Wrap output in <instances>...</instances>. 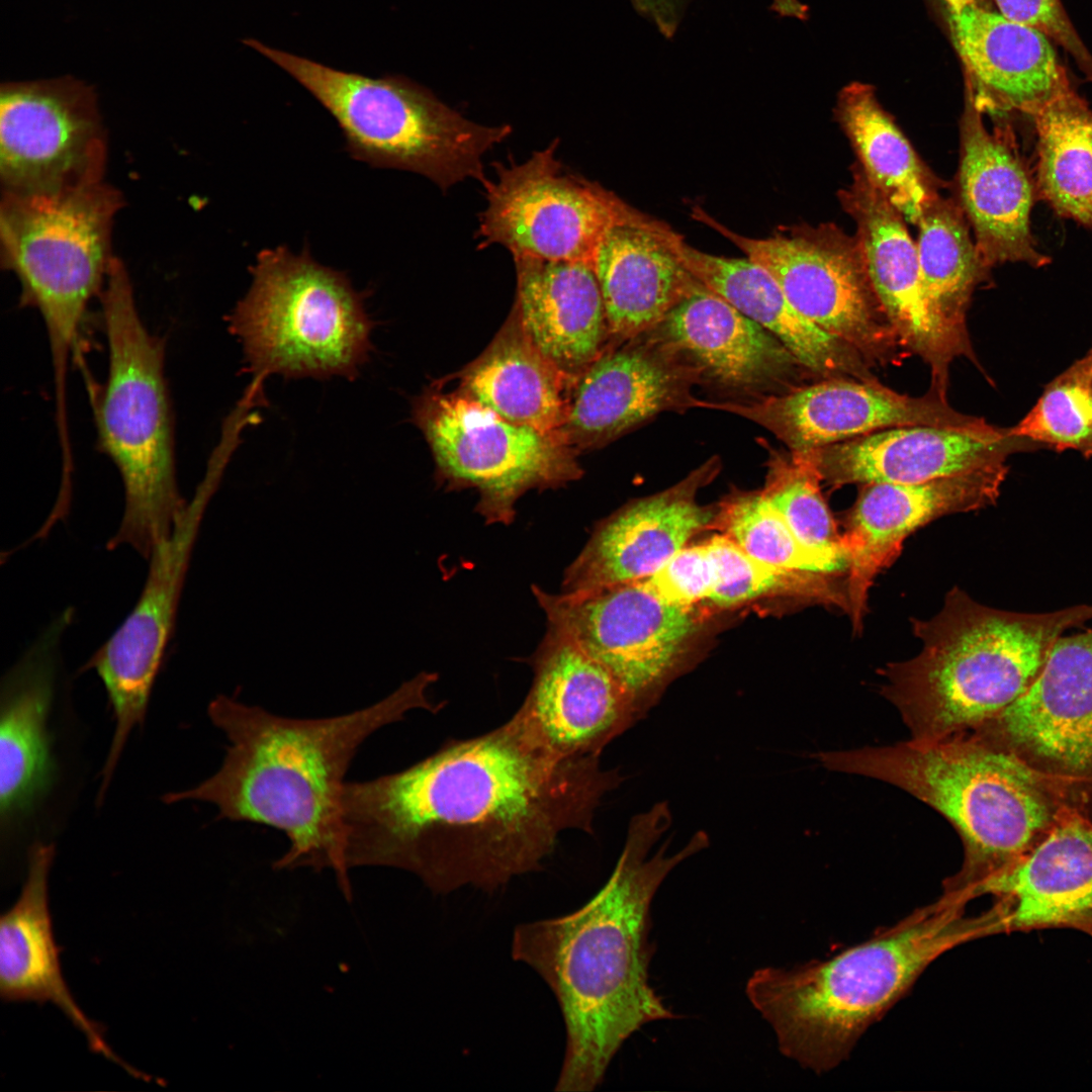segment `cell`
<instances>
[{"mask_svg":"<svg viewBox=\"0 0 1092 1092\" xmlns=\"http://www.w3.org/2000/svg\"><path fill=\"white\" fill-rule=\"evenodd\" d=\"M558 140L522 164H494L480 213L481 247L499 244L515 258L594 265L608 231L629 210L597 183L566 173L555 157Z\"/></svg>","mask_w":1092,"mask_h":1092,"instance_id":"obj_13","label":"cell"},{"mask_svg":"<svg viewBox=\"0 0 1092 1092\" xmlns=\"http://www.w3.org/2000/svg\"><path fill=\"white\" fill-rule=\"evenodd\" d=\"M54 854L53 844L36 842L31 846L20 896L0 918L1 998L53 1003L84 1034L91 1051L148 1080L109 1048L102 1026L78 1006L62 975L49 907L48 879Z\"/></svg>","mask_w":1092,"mask_h":1092,"instance_id":"obj_31","label":"cell"},{"mask_svg":"<svg viewBox=\"0 0 1092 1092\" xmlns=\"http://www.w3.org/2000/svg\"><path fill=\"white\" fill-rule=\"evenodd\" d=\"M662 232L698 281L774 334L803 368L823 379H877L873 366L855 349L801 314L765 268L747 257L734 259L701 252L664 223Z\"/></svg>","mask_w":1092,"mask_h":1092,"instance_id":"obj_32","label":"cell"},{"mask_svg":"<svg viewBox=\"0 0 1092 1092\" xmlns=\"http://www.w3.org/2000/svg\"><path fill=\"white\" fill-rule=\"evenodd\" d=\"M765 484L760 490L798 539L845 575L847 558L842 537L820 489L821 478L799 453L766 446Z\"/></svg>","mask_w":1092,"mask_h":1092,"instance_id":"obj_39","label":"cell"},{"mask_svg":"<svg viewBox=\"0 0 1092 1092\" xmlns=\"http://www.w3.org/2000/svg\"><path fill=\"white\" fill-rule=\"evenodd\" d=\"M694 216L765 268L801 314L872 366L899 362L903 348L872 287L855 237L826 223L755 239L728 230L702 209L695 208Z\"/></svg>","mask_w":1092,"mask_h":1092,"instance_id":"obj_11","label":"cell"},{"mask_svg":"<svg viewBox=\"0 0 1092 1092\" xmlns=\"http://www.w3.org/2000/svg\"><path fill=\"white\" fill-rule=\"evenodd\" d=\"M840 200L855 221L869 279L902 348L919 356L930 368L931 386L946 392L951 362L957 357L978 360L973 347L962 343L933 311L920 279L916 242L904 217L859 165Z\"/></svg>","mask_w":1092,"mask_h":1092,"instance_id":"obj_19","label":"cell"},{"mask_svg":"<svg viewBox=\"0 0 1092 1092\" xmlns=\"http://www.w3.org/2000/svg\"><path fill=\"white\" fill-rule=\"evenodd\" d=\"M999 13L1032 26L1061 46L1092 81V54L1074 27L1061 0H994Z\"/></svg>","mask_w":1092,"mask_h":1092,"instance_id":"obj_43","label":"cell"},{"mask_svg":"<svg viewBox=\"0 0 1092 1092\" xmlns=\"http://www.w3.org/2000/svg\"><path fill=\"white\" fill-rule=\"evenodd\" d=\"M244 43L308 91L338 122L350 156L372 167L415 172L443 190L466 178L482 184L484 154L512 132L470 121L398 76L346 72L255 38Z\"/></svg>","mask_w":1092,"mask_h":1092,"instance_id":"obj_8","label":"cell"},{"mask_svg":"<svg viewBox=\"0 0 1092 1092\" xmlns=\"http://www.w3.org/2000/svg\"><path fill=\"white\" fill-rule=\"evenodd\" d=\"M1092 934V932H1090Z\"/></svg>","mask_w":1092,"mask_h":1092,"instance_id":"obj_46","label":"cell"},{"mask_svg":"<svg viewBox=\"0 0 1092 1092\" xmlns=\"http://www.w3.org/2000/svg\"><path fill=\"white\" fill-rule=\"evenodd\" d=\"M1012 428L1039 449L1074 450L1092 458V347L1044 386Z\"/></svg>","mask_w":1092,"mask_h":1092,"instance_id":"obj_40","label":"cell"},{"mask_svg":"<svg viewBox=\"0 0 1092 1092\" xmlns=\"http://www.w3.org/2000/svg\"><path fill=\"white\" fill-rule=\"evenodd\" d=\"M968 903L941 894L829 959L759 969L746 984L747 997L771 1026L783 1055L827 1072L848 1058L936 959L995 934L989 911L971 916Z\"/></svg>","mask_w":1092,"mask_h":1092,"instance_id":"obj_4","label":"cell"},{"mask_svg":"<svg viewBox=\"0 0 1092 1092\" xmlns=\"http://www.w3.org/2000/svg\"><path fill=\"white\" fill-rule=\"evenodd\" d=\"M101 299L108 373L95 420L98 444L116 466L124 489L122 518L107 549L128 546L148 560L187 505L176 478L165 348L143 323L130 277L116 257Z\"/></svg>","mask_w":1092,"mask_h":1092,"instance_id":"obj_7","label":"cell"},{"mask_svg":"<svg viewBox=\"0 0 1092 1092\" xmlns=\"http://www.w3.org/2000/svg\"><path fill=\"white\" fill-rule=\"evenodd\" d=\"M601 354L581 375L561 437L593 446L608 442L659 413L705 407L692 387L701 370L653 332Z\"/></svg>","mask_w":1092,"mask_h":1092,"instance_id":"obj_23","label":"cell"},{"mask_svg":"<svg viewBox=\"0 0 1092 1092\" xmlns=\"http://www.w3.org/2000/svg\"><path fill=\"white\" fill-rule=\"evenodd\" d=\"M769 431L790 451L804 452L885 429L928 425L969 428L985 419L954 410L930 388L921 396L899 393L875 380L826 378L750 402H709Z\"/></svg>","mask_w":1092,"mask_h":1092,"instance_id":"obj_17","label":"cell"},{"mask_svg":"<svg viewBox=\"0 0 1092 1092\" xmlns=\"http://www.w3.org/2000/svg\"><path fill=\"white\" fill-rule=\"evenodd\" d=\"M651 332L696 365L703 377L734 390L788 385L802 365L769 331L704 284Z\"/></svg>","mask_w":1092,"mask_h":1092,"instance_id":"obj_28","label":"cell"},{"mask_svg":"<svg viewBox=\"0 0 1092 1092\" xmlns=\"http://www.w3.org/2000/svg\"><path fill=\"white\" fill-rule=\"evenodd\" d=\"M715 523L722 534L765 564L797 571L845 575L806 547L779 512L758 492H739L722 503Z\"/></svg>","mask_w":1092,"mask_h":1092,"instance_id":"obj_41","label":"cell"},{"mask_svg":"<svg viewBox=\"0 0 1092 1092\" xmlns=\"http://www.w3.org/2000/svg\"><path fill=\"white\" fill-rule=\"evenodd\" d=\"M919 272L925 295L940 321L972 347L967 311L989 266L970 236L965 213L950 199L935 196L917 223Z\"/></svg>","mask_w":1092,"mask_h":1092,"instance_id":"obj_36","label":"cell"},{"mask_svg":"<svg viewBox=\"0 0 1092 1092\" xmlns=\"http://www.w3.org/2000/svg\"><path fill=\"white\" fill-rule=\"evenodd\" d=\"M207 468L171 533L152 550L136 604L90 657L111 706L115 730L108 757L118 760L133 728L143 725L149 699L176 622L179 601L206 507L221 479Z\"/></svg>","mask_w":1092,"mask_h":1092,"instance_id":"obj_16","label":"cell"},{"mask_svg":"<svg viewBox=\"0 0 1092 1092\" xmlns=\"http://www.w3.org/2000/svg\"><path fill=\"white\" fill-rule=\"evenodd\" d=\"M944 1L947 3L949 9L960 10V9H963V8L969 6V5L974 4L975 0H944Z\"/></svg>","mask_w":1092,"mask_h":1092,"instance_id":"obj_45","label":"cell"},{"mask_svg":"<svg viewBox=\"0 0 1092 1092\" xmlns=\"http://www.w3.org/2000/svg\"><path fill=\"white\" fill-rule=\"evenodd\" d=\"M521 329L565 374L584 371L600 355L608 331L594 265L515 258Z\"/></svg>","mask_w":1092,"mask_h":1092,"instance_id":"obj_33","label":"cell"},{"mask_svg":"<svg viewBox=\"0 0 1092 1092\" xmlns=\"http://www.w3.org/2000/svg\"><path fill=\"white\" fill-rule=\"evenodd\" d=\"M414 415L441 475L478 489L476 511L488 525L511 524L525 491L580 474L561 437L510 422L466 393H428Z\"/></svg>","mask_w":1092,"mask_h":1092,"instance_id":"obj_12","label":"cell"},{"mask_svg":"<svg viewBox=\"0 0 1092 1092\" xmlns=\"http://www.w3.org/2000/svg\"><path fill=\"white\" fill-rule=\"evenodd\" d=\"M122 204L104 181L50 196L1 195V265L16 275L22 304L42 317L59 416L67 414L68 368L86 308L114 257L111 234Z\"/></svg>","mask_w":1092,"mask_h":1092,"instance_id":"obj_10","label":"cell"},{"mask_svg":"<svg viewBox=\"0 0 1092 1092\" xmlns=\"http://www.w3.org/2000/svg\"><path fill=\"white\" fill-rule=\"evenodd\" d=\"M1039 449L1013 428L901 426L797 452L832 486L915 483L1008 466V458ZM794 452V451H793Z\"/></svg>","mask_w":1092,"mask_h":1092,"instance_id":"obj_21","label":"cell"},{"mask_svg":"<svg viewBox=\"0 0 1092 1092\" xmlns=\"http://www.w3.org/2000/svg\"><path fill=\"white\" fill-rule=\"evenodd\" d=\"M437 678L436 673L422 671L368 707L326 718L279 716L219 695L207 709L229 741L219 769L198 786L169 793L163 800L208 802L217 808L219 818L283 832L289 847L274 869H332L342 893L351 900L340 812L345 776L373 733L415 709L439 712L444 705L427 697Z\"/></svg>","mask_w":1092,"mask_h":1092,"instance_id":"obj_3","label":"cell"},{"mask_svg":"<svg viewBox=\"0 0 1092 1092\" xmlns=\"http://www.w3.org/2000/svg\"><path fill=\"white\" fill-rule=\"evenodd\" d=\"M836 115L869 182L905 220L918 223L938 194L907 139L884 110L874 88L852 82L841 89Z\"/></svg>","mask_w":1092,"mask_h":1092,"instance_id":"obj_35","label":"cell"},{"mask_svg":"<svg viewBox=\"0 0 1092 1092\" xmlns=\"http://www.w3.org/2000/svg\"><path fill=\"white\" fill-rule=\"evenodd\" d=\"M669 823L665 803L633 817L611 877L592 899L514 930L513 959L543 979L562 1014L565 1050L555 1091H593L628 1037L674 1017L649 985L650 907L667 875L709 839L699 832L673 854L665 845L651 854Z\"/></svg>","mask_w":1092,"mask_h":1092,"instance_id":"obj_2","label":"cell"},{"mask_svg":"<svg viewBox=\"0 0 1092 1092\" xmlns=\"http://www.w3.org/2000/svg\"><path fill=\"white\" fill-rule=\"evenodd\" d=\"M948 26L967 75L969 99L983 113L1034 116L1071 89L1051 39L999 12L948 8Z\"/></svg>","mask_w":1092,"mask_h":1092,"instance_id":"obj_26","label":"cell"},{"mask_svg":"<svg viewBox=\"0 0 1092 1092\" xmlns=\"http://www.w3.org/2000/svg\"><path fill=\"white\" fill-rule=\"evenodd\" d=\"M1009 466L978 469L915 483H868L841 534L847 558V614L860 632L869 590L877 575L899 556L904 540L945 515L996 503Z\"/></svg>","mask_w":1092,"mask_h":1092,"instance_id":"obj_20","label":"cell"},{"mask_svg":"<svg viewBox=\"0 0 1092 1092\" xmlns=\"http://www.w3.org/2000/svg\"><path fill=\"white\" fill-rule=\"evenodd\" d=\"M1059 772L1092 774V630L1061 636L1028 689L972 729Z\"/></svg>","mask_w":1092,"mask_h":1092,"instance_id":"obj_22","label":"cell"},{"mask_svg":"<svg viewBox=\"0 0 1092 1092\" xmlns=\"http://www.w3.org/2000/svg\"><path fill=\"white\" fill-rule=\"evenodd\" d=\"M662 600L685 608L708 600L714 589L716 573L705 543L685 546L654 574L642 580Z\"/></svg>","mask_w":1092,"mask_h":1092,"instance_id":"obj_42","label":"cell"},{"mask_svg":"<svg viewBox=\"0 0 1092 1092\" xmlns=\"http://www.w3.org/2000/svg\"><path fill=\"white\" fill-rule=\"evenodd\" d=\"M712 458L667 489L633 502L603 521L566 568L563 593L643 580L715 520L697 500L719 470Z\"/></svg>","mask_w":1092,"mask_h":1092,"instance_id":"obj_24","label":"cell"},{"mask_svg":"<svg viewBox=\"0 0 1092 1092\" xmlns=\"http://www.w3.org/2000/svg\"><path fill=\"white\" fill-rule=\"evenodd\" d=\"M106 158L89 85L72 77L2 84V194L50 196L102 182Z\"/></svg>","mask_w":1092,"mask_h":1092,"instance_id":"obj_15","label":"cell"},{"mask_svg":"<svg viewBox=\"0 0 1092 1092\" xmlns=\"http://www.w3.org/2000/svg\"><path fill=\"white\" fill-rule=\"evenodd\" d=\"M961 207L989 267L1050 262L1030 232L1033 183L1011 139L989 131L982 112L968 98L962 122L959 171Z\"/></svg>","mask_w":1092,"mask_h":1092,"instance_id":"obj_27","label":"cell"},{"mask_svg":"<svg viewBox=\"0 0 1092 1092\" xmlns=\"http://www.w3.org/2000/svg\"><path fill=\"white\" fill-rule=\"evenodd\" d=\"M622 780L600 756L551 755L514 715L401 770L345 782L346 862L405 870L438 894L494 891L540 869L562 832L592 833L602 798Z\"/></svg>","mask_w":1092,"mask_h":1092,"instance_id":"obj_1","label":"cell"},{"mask_svg":"<svg viewBox=\"0 0 1092 1092\" xmlns=\"http://www.w3.org/2000/svg\"><path fill=\"white\" fill-rule=\"evenodd\" d=\"M827 769L897 787L941 814L963 843L961 869L942 893L975 890L1024 854L1056 815L1042 779L1019 754L968 730L931 740L816 755Z\"/></svg>","mask_w":1092,"mask_h":1092,"instance_id":"obj_6","label":"cell"},{"mask_svg":"<svg viewBox=\"0 0 1092 1092\" xmlns=\"http://www.w3.org/2000/svg\"><path fill=\"white\" fill-rule=\"evenodd\" d=\"M533 595L553 626L604 665L643 717L674 673L697 620L642 580L585 593Z\"/></svg>","mask_w":1092,"mask_h":1092,"instance_id":"obj_14","label":"cell"},{"mask_svg":"<svg viewBox=\"0 0 1092 1092\" xmlns=\"http://www.w3.org/2000/svg\"><path fill=\"white\" fill-rule=\"evenodd\" d=\"M594 269L608 332L623 341L654 330L703 285L670 247L662 222L632 208L604 237Z\"/></svg>","mask_w":1092,"mask_h":1092,"instance_id":"obj_30","label":"cell"},{"mask_svg":"<svg viewBox=\"0 0 1092 1092\" xmlns=\"http://www.w3.org/2000/svg\"><path fill=\"white\" fill-rule=\"evenodd\" d=\"M565 375L521 329L497 339L466 371L463 385L466 394L506 420L561 437L568 408Z\"/></svg>","mask_w":1092,"mask_h":1092,"instance_id":"obj_34","label":"cell"},{"mask_svg":"<svg viewBox=\"0 0 1092 1092\" xmlns=\"http://www.w3.org/2000/svg\"><path fill=\"white\" fill-rule=\"evenodd\" d=\"M990 894L999 933L1073 927L1092 932V825L1056 816L1043 838L984 881L973 898Z\"/></svg>","mask_w":1092,"mask_h":1092,"instance_id":"obj_25","label":"cell"},{"mask_svg":"<svg viewBox=\"0 0 1092 1092\" xmlns=\"http://www.w3.org/2000/svg\"><path fill=\"white\" fill-rule=\"evenodd\" d=\"M1033 119L1039 193L1062 216L1092 228V112L1071 89Z\"/></svg>","mask_w":1092,"mask_h":1092,"instance_id":"obj_37","label":"cell"},{"mask_svg":"<svg viewBox=\"0 0 1092 1092\" xmlns=\"http://www.w3.org/2000/svg\"><path fill=\"white\" fill-rule=\"evenodd\" d=\"M684 0H633L640 12L648 16L666 36H671L678 23Z\"/></svg>","mask_w":1092,"mask_h":1092,"instance_id":"obj_44","label":"cell"},{"mask_svg":"<svg viewBox=\"0 0 1092 1092\" xmlns=\"http://www.w3.org/2000/svg\"><path fill=\"white\" fill-rule=\"evenodd\" d=\"M1092 620V605L1019 613L981 605L958 587L929 620H912L913 658L886 664L881 693L912 739L976 728L1018 699L1066 630Z\"/></svg>","mask_w":1092,"mask_h":1092,"instance_id":"obj_5","label":"cell"},{"mask_svg":"<svg viewBox=\"0 0 1092 1092\" xmlns=\"http://www.w3.org/2000/svg\"><path fill=\"white\" fill-rule=\"evenodd\" d=\"M68 609L38 636L3 678L0 724L2 826L29 813L49 792L55 763L48 717L54 696L57 650L72 620Z\"/></svg>","mask_w":1092,"mask_h":1092,"instance_id":"obj_29","label":"cell"},{"mask_svg":"<svg viewBox=\"0 0 1092 1092\" xmlns=\"http://www.w3.org/2000/svg\"><path fill=\"white\" fill-rule=\"evenodd\" d=\"M531 664L532 686L515 715L557 758L600 756L642 718L612 673L553 626L548 625Z\"/></svg>","mask_w":1092,"mask_h":1092,"instance_id":"obj_18","label":"cell"},{"mask_svg":"<svg viewBox=\"0 0 1092 1092\" xmlns=\"http://www.w3.org/2000/svg\"><path fill=\"white\" fill-rule=\"evenodd\" d=\"M250 272L251 286L228 322L256 380L270 374L354 380L373 350L366 293L306 249L262 250Z\"/></svg>","mask_w":1092,"mask_h":1092,"instance_id":"obj_9","label":"cell"},{"mask_svg":"<svg viewBox=\"0 0 1092 1092\" xmlns=\"http://www.w3.org/2000/svg\"><path fill=\"white\" fill-rule=\"evenodd\" d=\"M705 544L716 573L715 586L708 601L719 608L782 596L847 610L846 592L838 586L837 576L765 564L723 534L712 537Z\"/></svg>","mask_w":1092,"mask_h":1092,"instance_id":"obj_38","label":"cell"}]
</instances>
